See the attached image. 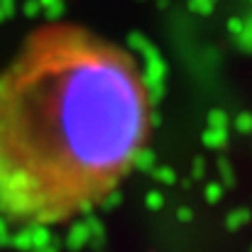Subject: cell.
I'll use <instances>...</instances> for the list:
<instances>
[{
	"mask_svg": "<svg viewBox=\"0 0 252 252\" xmlns=\"http://www.w3.org/2000/svg\"><path fill=\"white\" fill-rule=\"evenodd\" d=\"M155 105L130 49L69 20L32 27L0 71V216L69 223L118 191Z\"/></svg>",
	"mask_w": 252,
	"mask_h": 252,
	"instance_id": "cell-1",
	"label": "cell"
}]
</instances>
